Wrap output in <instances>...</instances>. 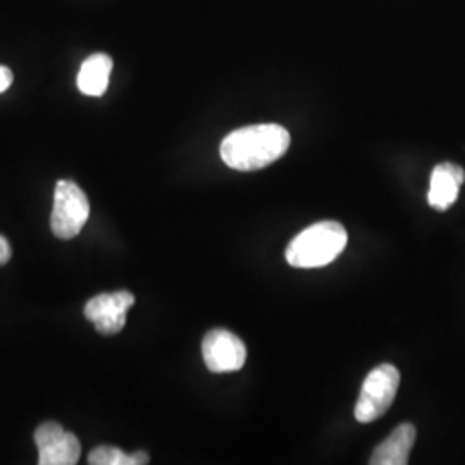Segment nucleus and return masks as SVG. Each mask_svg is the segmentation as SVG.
<instances>
[{
  "instance_id": "11",
  "label": "nucleus",
  "mask_w": 465,
  "mask_h": 465,
  "mask_svg": "<svg viewBox=\"0 0 465 465\" xmlns=\"http://www.w3.org/2000/svg\"><path fill=\"white\" fill-rule=\"evenodd\" d=\"M88 464L92 465H143L149 464V455L145 451L124 453L123 450L109 445H100L88 455Z\"/></svg>"
},
{
  "instance_id": "1",
  "label": "nucleus",
  "mask_w": 465,
  "mask_h": 465,
  "mask_svg": "<svg viewBox=\"0 0 465 465\" xmlns=\"http://www.w3.org/2000/svg\"><path fill=\"white\" fill-rule=\"evenodd\" d=\"M290 134L280 124H253L228 134L221 143V159L236 171H257L282 159Z\"/></svg>"
},
{
  "instance_id": "7",
  "label": "nucleus",
  "mask_w": 465,
  "mask_h": 465,
  "mask_svg": "<svg viewBox=\"0 0 465 465\" xmlns=\"http://www.w3.org/2000/svg\"><path fill=\"white\" fill-rule=\"evenodd\" d=\"M134 297L130 292L102 293L84 305V317L94 322L100 334L111 336L123 331L126 326V314L134 307Z\"/></svg>"
},
{
  "instance_id": "3",
  "label": "nucleus",
  "mask_w": 465,
  "mask_h": 465,
  "mask_svg": "<svg viewBox=\"0 0 465 465\" xmlns=\"http://www.w3.org/2000/svg\"><path fill=\"white\" fill-rule=\"evenodd\" d=\"M90 216V203L84 190L73 182L61 180L54 193V209L50 216V230L61 238L71 240L84 230Z\"/></svg>"
},
{
  "instance_id": "9",
  "label": "nucleus",
  "mask_w": 465,
  "mask_h": 465,
  "mask_svg": "<svg viewBox=\"0 0 465 465\" xmlns=\"http://www.w3.org/2000/svg\"><path fill=\"white\" fill-rule=\"evenodd\" d=\"M417 432L412 424H400L378 449L374 450L369 464L405 465L409 462L411 450L416 443Z\"/></svg>"
},
{
  "instance_id": "13",
  "label": "nucleus",
  "mask_w": 465,
  "mask_h": 465,
  "mask_svg": "<svg viewBox=\"0 0 465 465\" xmlns=\"http://www.w3.org/2000/svg\"><path fill=\"white\" fill-rule=\"evenodd\" d=\"M13 78L15 76H13L9 67L0 66V94L5 92L13 84Z\"/></svg>"
},
{
  "instance_id": "2",
  "label": "nucleus",
  "mask_w": 465,
  "mask_h": 465,
  "mask_svg": "<svg viewBox=\"0 0 465 465\" xmlns=\"http://www.w3.org/2000/svg\"><path fill=\"white\" fill-rule=\"evenodd\" d=\"M349 243L347 230L336 221H322L297 234L286 249L288 264L312 269L331 264Z\"/></svg>"
},
{
  "instance_id": "5",
  "label": "nucleus",
  "mask_w": 465,
  "mask_h": 465,
  "mask_svg": "<svg viewBox=\"0 0 465 465\" xmlns=\"http://www.w3.org/2000/svg\"><path fill=\"white\" fill-rule=\"evenodd\" d=\"M35 443L40 465H74L82 455V443L57 422H45L36 428Z\"/></svg>"
},
{
  "instance_id": "4",
  "label": "nucleus",
  "mask_w": 465,
  "mask_h": 465,
  "mask_svg": "<svg viewBox=\"0 0 465 465\" xmlns=\"http://www.w3.org/2000/svg\"><path fill=\"white\" fill-rule=\"evenodd\" d=\"M400 386L399 369L381 364L372 369L362 384L361 397L355 405V419L359 422H372L391 407Z\"/></svg>"
},
{
  "instance_id": "10",
  "label": "nucleus",
  "mask_w": 465,
  "mask_h": 465,
  "mask_svg": "<svg viewBox=\"0 0 465 465\" xmlns=\"http://www.w3.org/2000/svg\"><path fill=\"white\" fill-rule=\"evenodd\" d=\"M113 71V59L107 54H94L84 61L76 84L80 92L88 97H100L109 86V78Z\"/></svg>"
},
{
  "instance_id": "8",
  "label": "nucleus",
  "mask_w": 465,
  "mask_h": 465,
  "mask_svg": "<svg viewBox=\"0 0 465 465\" xmlns=\"http://www.w3.org/2000/svg\"><path fill=\"white\" fill-rule=\"evenodd\" d=\"M464 169L451 163H443L432 169L428 202L436 211H447L459 197L464 183Z\"/></svg>"
},
{
  "instance_id": "12",
  "label": "nucleus",
  "mask_w": 465,
  "mask_h": 465,
  "mask_svg": "<svg viewBox=\"0 0 465 465\" xmlns=\"http://www.w3.org/2000/svg\"><path fill=\"white\" fill-rule=\"evenodd\" d=\"M11 255H13V250L9 242L4 236H0V266H5L11 261Z\"/></svg>"
},
{
  "instance_id": "6",
  "label": "nucleus",
  "mask_w": 465,
  "mask_h": 465,
  "mask_svg": "<svg viewBox=\"0 0 465 465\" xmlns=\"http://www.w3.org/2000/svg\"><path fill=\"white\" fill-rule=\"evenodd\" d=\"M203 362L211 372H234L240 371L247 361V349L243 341L226 330H213L202 341Z\"/></svg>"
}]
</instances>
